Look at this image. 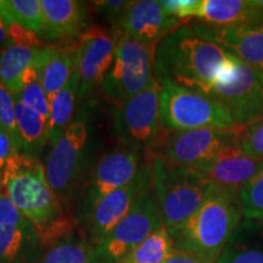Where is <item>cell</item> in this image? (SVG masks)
I'll list each match as a JSON object with an SVG mask.
<instances>
[{
    "label": "cell",
    "instance_id": "cell-1",
    "mask_svg": "<svg viewBox=\"0 0 263 263\" xmlns=\"http://www.w3.org/2000/svg\"><path fill=\"white\" fill-rule=\"evenodd\" d=\"M3 192L37 230L42 245H52L70 234L61 201L48 182L38 157L16 153L2 173Z\"/></svg>",
    "mask_w": 263,
    "mask_h": 263
},
{
    "label": "cell",
    "instance_id": "cell-2",
    "mask_svg": "<svg viewBox=\"0 0 263 263\" xmlns=\"http://www.w3.org/2000/svg\"><path fill=\"white\" fill-rule=\"evenodd\" d=\"M232 54L183 25L159 43L155 52V76L179 87L207 95Z\"/></svg>",
    "mask_w": 263,
    "mask_h": 263
},
{
    "label": "cell",
    "instance_id": "cell-3",
    "mask_svg": "<svg viewBox=\"0 0 263 263\" xmlns=\"http://www.w3.org/2000/svg\"><path fill=\"white\" fill-rule=\"evenodd\" d=\"M241 217L239 192L218 188L171 236L177 251L216 263L241 223Z\"/></svg>",
    "mask_w": 263,
    "mask_h": 263
},
{
    "label": "cell",
    "instance_id": "cell-4",
    "mask_svg": "<svg viewBox=\"0 0 263 263\" xmlns=\"http://www.w3.org/2000/svg\"><path fill=\"white\" fill-rule=\"evenodd\" d=\"M153 171V190L164 228L171 233L182 227L216 192L194 168L174 167L159 156L147 157Z\"/></svg>",
    "mask_w": 263,
    "mask_h": 263
},
{
    "label": "cell",
    "instance_id": "cell-5",
    "mask_svg": "<svg viewBox=\"0 0 263 263\" xmlns=\"http://www.w3.org/2000/svg\"><path fill=\"white\" fill-rule=\"evenodd\" d=\"M157 78V77H156ZM161 91V122L170 130L200 128L238 129L228 110L215 99L179 87L166 78H157Z\"/></svg>",
    "mask_w": 263,
    "mask_h": 263
},
{
    "label": "cell",
    "instance_id": "cell-6",
    "mask_svg": "<svg viewBox=\"0 0 263 263\" xmlns=\"http://www.w3.org/2000/svg\"><path fill=\"white\" fill-rule=\"evenodd\" d=\"M207 97L222 104L238 127L263 117V72L229 59L213 82Z\"/></svg>",
    "mask_w": 263,
    "mask_h": 263
},
{
    "label": "cell",
    "instance_id": "cell-7",
    "mask_svg": "<svg viewBox=\"0 0 263 263\" xmlns=\"http://www.w3.org/2000/svg\"><path fill=\"white\" fill-rule=\"evenodd\" d=\"M236 130L217 128L170 130L162 127L160 136L146 151L149 157L159 156L171 166L200 168L211 162L227 145L236 141Z\"/></svg>",
    "mask_w": 263,
    "mask_h": 263
},
{
    "label": "cell",
    "instance_id": "cell-8",
    "mask_svg": "<svg viewBox=\"0 0 263 263\" xmlns=\"http://www.w3.org/2000/svg\"><path fill=\"white\" fill-rule=\"evenodd\" d=\"M117 32L115 60L100 89L117 104L144 90L155 77V45L145 44Z\"/></svg>",
    "mask_w": 263,
    "mask_h": 263
},
{
    "label": "cell",
    "instance_id": "cell-9",
    "mask_svg": "<svg viewBox=\"0 0 263 263\" xmlns=\"http://www.w3.org/2000/svg\"><path fill=\"white\" fill-rule=\"evenodd\" d=\"M161 91L162 85L155 76L140 93L115 104L112 129L123 146L147 150L160 136Z\"/></svg>",
    "mask_w": 263,
    "mask_h": 263
},
{
    "label": "cell",
    "instance_id": "cell-10",
    "mask_svg": "<svg viewBox=\"0 0 263 263\" xmlns=\"http://www.w3.org/2000/svg\"><path fill=\"white\" fill-rule=\"evenodd\" d=\"M151 190L139 196L110 235L94 248V263H118L147 236L164 227L155 195Z\"/></svg>",
    "mask_w": 263,
    "mask_h": 263
},
{
    "label": "cell",
    "instance_id": "cell-11",
    "mask_svg": "<svg viewBox=\"0 0 263 263\" xmlns=\"http://www.w3.org/2000/svg\"><path fill=\"white\" fill-rule=\"evenodd\" d=\"M89 143V121L81 111L55 144L45 161V174L58 196L70 192L83 164Z\"/></svg>",
    "mask_w": 263,
    "mask_h": 263
},
{
    "label": "cell",
    "instance_id": "cell-12",
    "mask_svg": "<svg viewBox=\"0 0 263 263\" xmlns=\"http://www.w3.org/2000/svg\"><path fill=\"white\" fill-rule=\"evenodd\" d=\"M153 189V171L149 161L141 164L136 178L127 185L108 194L91 211L84 216L83 222L88 241L97 248L110 235L140 195Z\"/></svg>",
    "mask_w": 263,
    "mask_h": 263
},
{
    "label": "cell",
    "instance_id": "cell-13",
    "mask_svg": "<svg viewBox=\"0 0 263 263\" xmlns=\"http://www.w3.org/2000/svg\"><path fill=\"white\" fill-rule=\"evenodd\" d=\"M141 164L140 151L132 147L121 146L105 154L95 164L84 186L81 203L82 218L108 194L116 192L136 178Z\"/></svg>",
    "mask_w": 263,
    "mask_h": 263
},
{
    "label": "cell",
    "instance_id": "cell-14",
    "mask_svg": "<svg viewBox=\"0 0 263 263\" xmlns=\"http://www.w3.org/2000/svg\"><path fill=\"white\" fill-rule=\"evenodd\" d=\"M116 45L117 32H110L100 26L85 28L78 37L76 52L80 100H83L101 85L114 64Z\"/></svg>",
    "mask_w": 263,
    "mask_h": 263
},
{
    "label": "cell",
    "instance_id": "cell-15",
    "mask_svg": "<svg viewBox=\"0 0 263 263\" xmlns=\"http://www.w3.org/2000/svg\"><path fill=\"white\" fill-rule=\"evenodd\" d=\"M180 26H183L182 22L167 14L160 2L137 0L130 3L117 25V31L136 41L157 47Z\"/></svg>",
    "mask_w": 263,
    "mask_h": 263
},
{
    "label": "cell",
    "instance_id": "cell-16",
    "mask_svg": "<svg viewBox=\"0 0 263 263\" xmlns=\"http://www.w3.org/2000/svg\"><path fill=\"white\" fill-rule=\"evenodd\" d=\"M192 26L238 60L263 72V24L216 27L196 22Z\"/></svg>",
    "mask_w": 263,
    "mask_h": 263
},
{
    "label": "cell",
    "instance_id": "cell-17",
    "mask_svg": "<svg viewBox=\"0 0 263 263\" xmlns=\"http://www.w3.org/2000/svg\"><path fill=\"white\" fill-rule=\"evenodd\" d=\"M48 48H32L9 42L0 49V81L14 95L26 85L41 81L42 68L49 54Z\"/></svg>",
    "mask_w": 263,
    "mask_h": 263
},
{
    "label": "cell",
    "instance_id": "cell-18",
    "mask_svg": "<svg viewBox=\"0 0 263 263\" xmlns=\"http://www.w3.org/2000/svg\"><path fill=\"white\" fill-rule=\"evenodd\" d=\"M262 161L255 160L240 149L238 141L227 145L211 162L194 168L217 188L239 192L258 172Z\"/></svg>",
    "mask_w": 263,
    "mask_h": 263
},
{
    "label": "cell",
    "instance_id": "cell-19",
    "mask_svg": "<svg viewBox=\"0 0 263 263\" xmlns=\"http://www.w3.org/2000/svg\"><path fill=\"white\" fill-rule=\"evenodd\" d=\"M44 18L42 38L67 41L80 37L85 29L87 5L78 0H41Z\"/></svg>",
    "mask_w": 263,
    "mask_h": 263
},
{
    "label": "cell",
    "instance_id": "cell-20",
    "mask_svg": "<svg viewBox=\"0 0 263 263\" xmlns=\"http://www.w3.org/2000/svg\"><path fill=\"white\" fill-rule=\"evenodd\" d=\"M196 18L216 27L263 24V9L256 0H200Z\"/></svg>",
    "mask_w": 263,
    "mask_h": 263
},
{
    "label": "cell",
    "instance_id": "cell-21",
    "mask_svg": "<svg viewBox=\"0 0 263 263\" xmlns=\"http://www.w3.org/2000/svg\"><path fill=\"white\" fill-rule=\"evenodd\" d=\"M43 245L32 223L0 228V263H38Z\"/></svg>",
    "mask_w": 263,
    "mask_h": 263
},
{
    "label": "cell",
    "instance_id": "cell-22",
    "mask_svg": "<svg viewBox=\"0 0 263 263\" xmlns=\"http://www.w3.org/2000/svg\"><path fill=\"white\" fill-rule=\"evenodd\" d=\"M216 263H263V223H240Z\"/></svg>",
    "mask_w": 263,
    "mask_h": 263
},
{
    "label": "cell",
    "instance_id": "cell-23",
    "mask_svg": "<svg viewBox=\"0 0 263 263\" xmlns=\"http://www.w3.org/2000/svg\"><path fill=\"white\" fill-rule=\"evenodd\" d=\"M77 68L76 45L70 47H50L45 64L42 68L41 83L49 101L60 91Z\"/></svg>",
    "mask_w": 263,
    "mask_h": 263
},
{
    "label": "cell",
    "instance_id": "cell-24",
    "mask_svg": "<svg viewBox=\"0 0 263 263\" xmlns=\"http://www.w3.org/2000/svg\"><path fill=\"white\" fill-rule=\"evenodd\" d=\"M78 90H80V82L76 68V72L68 83L49 101L50 114L48 118V143H50L51 145L57 143L59 138L73 121Z\"/></svg>",
    "mask_w": 263,
    "mask_h": 263
},
{
    "label": "cell",
    "instance_id": "cell-25",
    "mask_svg": "<svg viewBox=\"0 0 263 263\" xmlns=\"http://www.w3.org/2000/svg\"><path fill=\"white\" fill-rule=\"evenodd\" d=\"M16 123L22 143V153L38 157L48 143V121L37 111L15 98Z\"/></svg>",
    "mask_w": 263,
    "mask_h": 263
},
{
    "label": "cell",
    "instance_id": "cell-26",
    "mask_svg": "<svg viewBox=\"0 0 263 263\" xmlns=\"http://www.w3.org/2000/svg\"><path fill=\"white\" fill-rule=\"evenodd\" d=\"M173 238L164 227L147 236L118 263H164L176 252Z\"/></svg>",
    "mask_w": 263,
    "mask_h": 263
},
{
    "label": "cell",
    "instance_id": "cell-27",
    "mask_svg": "<svg viewBox=\"0 0 263 263\" xmlns=\"http://www.w3.org/2000/svg\"><path fill=\"white\" fill-rule=\"evenodd\" d=\"M94 246L88 240L68 234L52 244L38 263H94Z\"/></svg>",
    "mask_w": 263,
    "mask_h": 263
},
{
    "label": "cell",
    "instance_id": "cell-28",
    "mask_svg": "<svg viewBox=\"0 0 263 263\" xmlns=\"http://www.w3.org/2000/svg\"><path fill=\"white\" fill-rule=\"evenodd\" d=\"M6 9L12 24H17L42 37L44 18L41 0H5Z\"/></svg>",
    "mask_w": 263,
    "mask_h": 263
},
{
    "label": "cell",
    "instance_id": "cell-29",
    "mask_svg": "<svg viewBox=\"0 0 263 263\" xmlns=\"http://www.w3.org/2000/svg\"><path fill=\"white\" fill-rule=\"evenodd\" d=\"M239 202L246 221L263 223V161L254 178L240 188Z\"/></svg>",
    "mask_w": 263,
    "mask_h": 263
},
{
    "label": "cell",
    "instance_id": "cell-30",
    "mask_svg": "<svg viewBox=\"0 0 263 263\" xmlns=\"http://www.w3.org/2000/svg\"><path fill=\"white\" fill-rule=\"evenodd\" d=\"M236 141L246 155L258 161L263 160V117L248 126L239 127Z\"/></svg>",
    "mask_w": 263,
    "mask_h": 263
},
{
    "label": "cell",
    "instance_id": "cell-31",
    "mask_svg": "<svg viewBox=\"0 0 263 263\" xmlns=\"http://www.w3.org/2000/svg\"><path fill=\"white\" fill-rule=\"evenodd\" d=\"M15 95L0 81V123L4 126L11 137L16 153H22V143L20 138L15 114Z\"/></svg>",
    "mask_w": 263,
    "mask_h": 263
},
{
    "label": "cell",
    "instance_id": "cell-32",
    "mask_svg": "<svg viewBox=\"0 0 263 263\" xmlns=\"http://www.w3.org/2000/svg\"><path fill=\"white\" fill-rule=\"evenodd\" d=\"M17 100L25 104L26 106L31 107L32 110L37 111V112L48 121L49 114H50V104H49V99L43 89L41 81H35L20 91V94L15 95Z\"/></svg>",
    "mask_w": 263,
    "mask_h": 263
},
{
    "label": "cell",
    "instance_id": "cell-33",
    "mask_svg": "<svg viewBox=\"0 0 263 263\" xmlns=\"http://www.w3.org/2000/svg\"><path fill=\"white\" fill-rule=\"evenodd\" d=\"M160 3L167 14L173 16L183 25L196 17L200 6V0H163Z\"/></svg>",
    "mask_w": 263,
    "mask_h": 263
},
{
    "label": "cell",
    "instance_id": "cell-34",
    "mask_svg": "<svg viewBox=\"0 0 263 263\" xmlns=\"http://www.w3.org/2000/svg\"><path fill=\"white\" fill-rule=\"evenodd\" d=\"M26 217L18 211L17 207L11 202L5 194L0 199V228H12L29 224Z\"/></svg>",
    "mask_w": 263,
    "mask_h": 263
},
{
    "label": "cell",
    "instance_id": "cell-35",
    "mask_svg": "<svg viewBox=\"0 0 263 263\" xmlns=\"http://www.w3.org/2000/svg\"><path fill=\"white\" fill-rule=\"evenodd\" d=\"M6 31H8L9 41L11 43H15V44L39 49L48 48V45L45 44V43L41 39V37H38L35 33L21 27V26L15 24V22L8 26V27H6Z\"/></svg>",
    "mask_w": 263,
    "mask_h": 263
},
{
    "label": "cell",
    "instance_id": "cell-36",
    "mask_svg": "<svg viewBox=\"0 0 263 263\" xmlns=\"http://www.w3.org/2000/svg\"><path fill=\"white\" fill-rule=\"evenodd\" d=\"M130 3L127 0H100V2H94V6L108 21L117 26L123 17L124 12L129 8Z\"/></svg>",
    "mask_w": 263,
    "mask_h": 263
},
{
    "label": "cell",
    "instance_id": "cell-37",
    "mask_svg": "<svg viewBox=\"0 0 263 263\" xmlns=\"http://www.w3.org/2000/svg\"><path fill=\"white\" fill-rule=\"evenodd\" d=\"M14 154H16V150L11 137H10L4 126L0 123V173H3L6 163Z\"/></svg>",
    "mask_w": 263,
    "mask_h": 263
},
{
    "label": "cell",
    "instance_id": "cell-38",
    "mask_svg": "<svg viewBox=\"0 0 263 263\" xmlns=\"http://www.w3.org/2000/svg\"><path fill=\"white\" fill-rule=\"evenodd\" d=\"M164 263H206V262L194 257L192 255L184 254V252H180V251H176Z\"/></svg>",
    "mask_w": 263,
    "mask_h": 263
},
{
    "label": "cell",
    "instance_id": "cell-39",
    "mask_svg": "<svg viewBox=\"0 0 263 263\" xmlns=\"http://www.w3.org/2000/svg\"><path fill=\"white\" fill-rule=\"evenodd\" d=\"M0 18L3 20V22H4L6 27L12 24V20H11V17H10L8 9H6L5 0H0Z\"/></svg>",
    "mask_w": 263,
    "mask_h": 263
},
{
    "label": "cell",
    "instance_id": "cell-40",
    "mask_svg": "<svg viewBox=\"0 0 263 263\" xmlns=\"http://www.w3.org/2000/svg\"><path fill=\"white\" fill-rule=\"evenodd\" d=\"M9 42L10 41L8 37V31H6V26L3 22V20L0 18V49L4 48Z\"/></svg>",
    "mask_w": 263,
    "mask_h": 263
},
{
    "label": "cell",
    "instance_id": "cell-41",
    "mask_svg": "<svg viewBox=\"0 0 263 263\" xmlns=\"http://www.w3.org/2000/svg\"><path fill=\"white\" fill-rule=\"evenodd\" d=\"M3 194H4V192H3V180H2V173H0V199H2Z\"/></svg>",
    "mask_w": 263,
    "mask_h": 263
}]
</instances>
